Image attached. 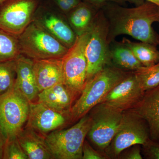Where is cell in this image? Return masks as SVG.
<instances>
[{"instance_id": "obj_1", "label": "cell", "mask_w": 159, "mask_h": 159, "mask_svg": "<svg viewBox=\"0 0 159 159\" xmlns=\"http://www.w3.org/2000/svg\"><path fill=\"white\" fill-rule=\"evenodd\" d=\"M100 9L108 22L110 44L119 35L126 34L142 42L159 44V36L152 27L159 22V6L146 1L132 8L110 2Z\"/></svg>"}, {"instance_id": "obj_2", "label": "cell", "mask_w": 159, "mask_h": 159, "mask_svg": "<svg viewBox=\"0 0 159 159\" xmlns=\"http://www.w3.org/2000/svg\"><path fill=\"white\" fill-rule=\"evenodd\" d=\"M128 74L112 65L105 67L86 83L81 96L69 111L70 118L77 120L86 115Z\"/></svg>"}, {"instance_id": "obj_3", "label": "cell", "mask_w": 159, "mask_h": 159, "mask_svg": "<svg viewBox=\"0 0 159 159\" xmlns=\"http://www.w3.org/2000/svg\"><path fill=\"white\" fill-rule=\"evenodd\" d=\"M18 38L21 54L32 60L61 58L69 50L34 20Z\"/></svg>"}, {"instance_id": "obj_4", "label": "cell", "mask_w": 159, "mask_h": 159, "mask_svg": "<svg viewBox=\"0 0 159 159\" xmlns=\"http://www.w3.org/2000/svg\"><path fill=\"white\" fill-rule=\"evenodd\" d=\"M92 122V117L86 114L70 128L53 131L46 137L54 159H82L83 146Z\"/></svg>"}, {"instance_id": "obj_5", "label": "cell", "mask_w": 159, "mask_h": 159, "mask_svg": "<svg viewBox=\"0 0 159 159\" xmlns=\"http://www.w3.org/2000/svg\"><path fill=\"white\" fill-rule=\"evenodd\" d=\"M108 32V22L100 9L91 27L89 37L86 46V82L105 67L112 65Z\"/></svg>"}, {"instance_id": "obj_6", "label": "cell", "mask_w": 159, "mask_h": 159, "mask_svg": "<svg viewBox=\"0 0 159 159\" xmlns=\"http://www.w3.org/2000/svg\"><path fill=\"white\" fill-rule=\"evenodd\" d=\"M149 139V128L145 120L133 110L123 112L116 133L105 151L110 157H117L127 148L144 145Z\"/></svg>"}, {"instance_id": "obj_7", "label": "cell", "mask_w": 159, "mask_h": 159, "mask_svg": "<svg viewBox=\"0 0 159 159\" xmlns=\"http://www.w3.org/2000/svg\"><path fill=\"white\" fill-rule=\"evenodd\" d=\"M30 101L14 86L0 95V125L7 139L17 138L29 117Z\"/></svg>"}, {"instance_id": "obj_8", "label": "cell", "mask_w": 159, "mask_h": 159, "mask_svg": "<svg viewBox=\"0 0 159 159\" xmlns=\"http://www.w3.org/2000/svg\"><path fill=\"white\" fill-rule=\"evenodd\" d=\"M90 34V29L77 36L74 44L62 58L64 84L74 96L81 93L86 83L85 51Z\"/></svg>"}, {"instance_id": "obj_9", "label": "cell", "mask_w": 159, "mask_h": 159, "mask_svg": "<svg viewBox=\"0 0 159 159\" xmlns=\"http://www.w3.org/2000/svg\"><path fill=\"white\" fill-rule=\"evenodd\" d=\"M87 135L101 151H105L113 139L121 123L123 112L100 103L97 105Z\"/></svg>"}, {"instance_id": "obj_10", "label": "cell", "mask_w": 159, "mask_h": 159, "mask_svg": "<svg viewBox=\"0 0 159 159\" xmlns=\"http://www.w3.org/2000/svg\"><path fill=\"white\" fill-rule=\"evenodd\" d=\"M37 0H7L0 6V29L19 36L33 20Z\"/></svg>"}, {"instance_id": "obj_11", "label": "cell", "mask_w": 159, "mask_h": 159, "mask_svg": "<svg viewBox=\"0 0 159 159\" xmlns=\"http://www.w3.org/2000/svg\"><path fill=\"white\" fill-rule=\"evenodd\" d=\"M145 92L140 86L134 72L128 73L111 90L101 103L123 111L134 107L142 99Z\"/></svg>"}, {"instance_id": "obj_12", "label": "cell", "mask_w": 159, "mask_h": 159, "mask_svg": "<svg viewBox=\"0 0 159 159\" xmlns=\"http://www.w3.org/2000/svg\"><path fill=\"white\" fill-rule=\"evenodd\" d=\"M69 114L60 112L37 102H30L27 127L42 134L48 133L65 125Z\"/></svg>"}, {"instance_id": "obj_13", "label": "cell", "mask_w": 159, "mask_h": 159, "mask_svg": "<svg viewBox=\"0 0 159 159\" xmlns=\"http://www.w3.org/2000/svg\"><path fill=\"white\" fill-rule=\"evenodd\" d=\"M133 111L147 123L151 140L159 142V85L145 91Z\"/></svg>"}, {"instance_id": "obj_14", "label": "cell", "mask_w": 159, "mask_h": 159, "mask_svg": "<svg viewBox=\"0 0 159 159\" xmlns=\"http://www.w3.org/2000/svg\"><path fill=\"white\" fill-rule=\"evenodd\" d=\"M33 70L39 93L64 83L62 58L33 60Z\"/></svg>"}, {"instance_id": "obj_15", "label": "cell", "mask_w": 159, "mask_h": 159, "mask_svg": "<svg viewBox=\"0 0 159 159\" xmlns=\"http://www.w3.org/2000/svg\"><path fill=\"white\" fill-rule=\"evenodd\" d=\"M16 77L14 87L30 102L38 97L39 92L33 70V60L20 54L16 59Z\"/></svg>"}, {"instance_id": "obj_16", "label": "cell", "mask_w": 159, "mask_h": 159, "mask_svg": "<svg viewBox=\"0 0 159 159\" xmlns=\"http://www.w3.org/2000/svg\"><path fill=\"white\" fill-rule=\"evenodd\" d=\"M17 138L28 159H54L45 138L40 135L34 129L27 127L21 131Z\"/></svg>"}, {"instance_id": "obj_17", "label": "cell", "mask_w": 159, "mask_h": 159, "mask_svg": "<svg viewBox=\"0 0 159 159\" xmlns=\"http://www.w3.org/2000/svg\"><path fill=\"white\" fill-rule=\"evenodd\" d=\"M34 20L68 48L76 41L77 35L71 26L56 15L46 13Z\"/></svg>"}, {"instance_id": "obj_18", "label": "cell", "mask_w": 159, "mask_h": 159, "mask_svg": "<svg viewBox=\"0 0 159 159\" xmlns=\"http://www.w3.org/2000/svg\"><path fill=\"white\" fill-rule=\"evenodd\" d=\"M74 95L63 83L40 92L38 102L54 110L69 114Z\"/></svg>"}, {"instance_id": "obj_19", "label": "cell", "mask_w": 159, "mask_h": 159, "mask_svg": "<svg viewBox=\"0 0 159 159\" xmlns=\"http://www.w3.org/2000/svg\"><path fill=\"white\" fill-rule=\"evenodd\" d=\"M99 9L88 3L80 2L70 11L69 22L77 36L90 29Z\"/></svg>"}, {"instance_id": "obj_20", "label": "cell", "mask_w": 159, "mask_h": 159, "mask_svg": "<svg viewBox=\"0 0 159 159\" xmlns=\"http://www.w3.org/2000/svg\"><path fill=\"white\" fill-rule=\"evenodd\" d=\"M110 54L112 65L123 70L134 72L143 67L131 50L121 41L111 43Z\"/></svg>"}, {"instance_id": "obj_21", "label": "cell", "mask_w": 159, "mask_h": 159, "mask_svg": "<svg viewBox=\"0 0 159 159\" xmlns=\"http://www.w3.org/2000/svg\"><path fill=\"white\" fill-rule=\"evenodd\" d=\"M121 42L131 50L143 66H151L159 62V51L156 46L142 42H134L125 38Z\"/></svg>"}, {"instance_id": "obj_22", "label": "cell", "mask_w": 159, "mask_h": 159, "mask_svg": "<svg viewBox=\"0 0 159 159\" xmlns=\"http://www.w3.org/2000/svg\"><path fill=\"white\" fill-rule=\"evenodd\" d=\"M20 54L18 36L0 29V62L15 60Z\"/></svg>"}, {"instance_id": "obj_23", "label": "cell", "mask_w": 159, "mask_h": 159, "mask_svg": "<svg viewBox=\"0 0 159 159\" xmlns=\"http://www.w3.org/2000/svg\"><path fill=\"white\" fill-rule=\"evenodd\" d=\"M134 72L145 92L159 85V61L151 66L142 67Z\"/></svg>"}, {"instance_id": "obj_24", "label": "cell", "mask_w": 159, "mask_h": 159, "mask_svg": "<svg viewBox=\"0 0 159 159\" xmlns=\"http://www.w3.org/2000/svg\"><path fill=\"white\" fill-rule=\"evenodd\" d=\"M16 59L0 62V95L14 87L16 77Z\"/></svg>"}, {"instance_id": "obj_25", "label": "cell", "mask_w": 159, "mask_h": 159, "mask_svg": "<svg viewBox=\"0 0 159 159\" xmlns=\"http://www.w3.org/2000/svg\"><path fill=\"white\" fill-rule=\"evenodd\" d=\"M3 159H28V157L21 147L17 138L7 139L4 148Z\"/></svg>"}, {"instance_id": "obj_26", "label": "cell", "mask_w": 159, "mask_h": 159, "mask_svg": "<svg viewBox=\"0 0 159 159\" xmlns=\"http://www.w3.org/2000/svg\"><path fill=\"white\" fill-rule=\"evenodd\" d=\"M142 152L145 158L159 159V142L149 139L142 145Z\"/></svg>"}, {"instance_id": "obj_27", "label": "cell", "mask_w": 159, "mask_h": 159, "mask_svg": "<svg viewBox=\"0 0 159 159\" xmlns=\"http://www.w3.org/2000/svg\"><path fill=\"white\" fill-rule=\"evenodd\" d=\"M87 2L97 7L98 9H100L101 8L110 2L116 3L119 5H124L126 3H133L136 5H139L143 2L141 0H85Z\"/></svg>"}, {"instance_id": "obj_28", "label": "cell", "mask_w": 159, "mask_h": 159, "mask_svg": "<svg viewBox=\"0 0 159 159\" xmlns=\"http://www.w3.org/2000/svg\"><path fill=\"white\" fill-rule=\"evenodd\" d=\"M105 157L91 147L87 142L84 141L83 146L82 159H104Z\"/></svg>"}, {"instance_id": "obj_29", "label": "cell", "mask_w": 159, "mask_h": 159, "mask_svg": "<svg viewBox=\"0 0 159 159\" xmlns=\"http://www.w3.org/2000/svg\"><path fill=\"white\" fill-rule=\"evenodd\" d=\"M141 145H136L131 146V148L126 152L123 158L126 159H142L141 154Z\"/></svg>"}, {"instance_id": "obj_30", "label": "cell", "mask_w": 159, "mask_h": 159, "mask_svg": "<svg viewBox=\"0 0 159 159\" xmlns=\"http://www.w3.org/2000/svg\"><path fill=\"white\" fill-rule=\"evenodd\" d=\"M6 141L7 139L0 125V159H3V153Z\"/></svg>"}, {"instance_id": "obj_31", "label": "cell", "mask_w": 159, "mask_h": 159, "mask_svg": "<svg viewBox=\"0 0 159 159\" xmlns=\"http://www.w3.org/2000/svg\"><path fill=\"white\" fill-rule=\"evenodd\" d=\"M56 1L60 9L64 12H70L74 9L65 0H56Z\"/></svg>"}, {"instance_id": "obj_32", "label": "cell", "mask_w": 159, "mask_h": 159, "mask_svg": "<svg viewBox=\"0 0 159 159\" xmlns=\"http://www.w3.org/2000/svg\"><path fill=\"white\" fill-rule=\"evenodd\" d=\"M65 1L74 9L75 7L78 6L80 3L79 0H65Z\"/></svg>"}, {"instance_id": "obj_33", "label": "cell", "mask_w": 159, "mask_h": 159, "mask_svg": "<svg viewBox=\"0 0 159 159\" xmlns=\"http://www.w3.org/2000/svg\"><path fill=\"white\" fill-rule=\"evenodd\" d=\"M145 1L153 3L159 7V0H145Z\"/></svg>"}, {"instance_id": "obj_34", "label": "cell", "mask_w": 159, "mask_h": 159, "mask_svg": "<svg viewBox=\"0 0 159 159\" xmlns=\"http://www.w3.org/2000/svg\"><path fill=\"white\" fill-rule=\"evenodd\" d=\"M7 0H0V6L3 3H4V2H6Z\"/></svg>"}, {"instance_id": "obj_35", "label": "cell", "mask_w": 159, "mask_h": 159, "mask_svg": "<svg viewBox=\"0 0 159 159\" xmlns=\"http://www.w3.org/2000/svg\"></svg>"}]
</instances>
